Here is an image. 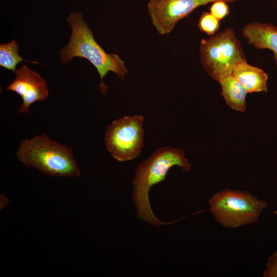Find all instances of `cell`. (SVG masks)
Instances as JSON below:
<instances>
[{
    "label": "cell",
    "mask_w": 277,
    "mask_h": 277,
    "mask_svg": "<svg viewBox=\"0 0 277 277\" xmlns=\"http://www.w3.org/2000/svg\"><path fill=\"white\" fill-rule=\"evenodd\" d=\"M144 122L142 115L124 116L107 126L104 142L112 157L122 162L139 156L144 146Z\"/></svg>",
    "instance_id": "8992f818"
},
{
    "label": "cell",
    "mask_w": 277,
    "mask_h": 277,
    "mask_svg": "<svg viewBox=\"0 0 277 277\" xmlns=\"http://www.w3.org/2000/svg\"><path fill=\"white\" fill-rule=\"evenodd\" d=\"M242 33L248 43L255 48L272 51L273 60L277 65V26L269 23L253 22L244 26Z\"/></svg>",
    "instance_id": "9c48e42d"
},
{
    "label": "cell",
    "mask_w": 277,
    "mask_h": 277,
    "mask_svg": "<svg viewBox=\"0 0 277 277\" xmlns=\"http://www.w3.org/2000/svg\"><path fill=\"white\" fill-rule=\"evenodd\" d=\"M67 22L71 28V35L68 44L61 51V61L66 63L74 57L88 60L100 75V89L105 94L107 87L103 83V78L108 72L115 73L121 79H124L128 73L124 61L116 54L107 53L97 44L91 29L85 22L82 13H70Z\"/></svg>",
    "instance_id": "7a4b0ae2"
},
{
    "label": "cell",
    "mask_w": 277,
    "mask_h": 277,
    "mask_svg": "<svg viewBox=\"0 0 277 277\" xmlns=\"http://www.w3.org/2000/svg\"><path fill=\"white\" fill-rule=\"evenodd\" d=\"M220 20L209 12L202 13L197 24L200 30L208 35H213L220 27Z\"/></svg>",
    "instance_id": "4fadbf2b"
},
{
    "label": "cell",
    "mask_w": 277,
    "mask_h": 277,
    "mask_svg": "<svg viewBox=\"0 0 277 277\" xmlns=\"http://www.w3.org/2000/svg\"><path fill=\"white\" fill-rule=\"evenodd\" d=\"M210 13L219 20H222L229 13V8L227 3L217 1L212 3L209 7Z\"/></svg>",
    "instance_id": "5bb4252c"
},
{
    "label": "cell",
    "mask_w": 277,
    "mask_h": 277,
    "mask_svg": "<svg viewBox=\"0 0 277 277\" xmlns=\"http://www.w3.org/2000/svg\"><path fill=\"white\" fill-rule=\"evenodd\" d=\"M200 55L204 70L218 82L231 74L239 63L246 60L239 40L229 28L202 39Z\"/></svg>",
    "instance_id": "5b68a950"
},
{
    "label": "cell",
    "mask_w": 277,
    "mask_h": 277,
    "mask_svg": "<svg viewBox=\"0 0 277 277\" xmlns=\"http://www.w3.org/2000/svg\"><path fill=\"white\" fill-rule=\"evenodd\" d=\"M209 211L224 227L237 228L257 222L267 203L250 193L223 189L209 200Z\"/></svg>",
    "instance_id": "277c9868"
},
{
    "label": "cell",
    "mask_w": 277,
    "mask_h": 277,
    "mask_svg": "<svg viewBox=\"0 0 277 277\" xmlns=\"http://www.w3.org/2000/svg\"><path fill=\"white\" fill-rule=\"evenodd\" d=\"M1 197L2 199V204H1V209L2 208H2L4 207V203H5L6 204H7V203L9 202V201L7 200V199L6 197H5V198H4V200H3L4 199V195H1Z\"/></svg>",
    "instance_id": "2e32d148"
},
{
    "label": "cell",
    "mask_w": 277,
    "mask_h": 277,
    "mask_svg": "<svg viewBox=\"0 0 277 277\" xmlns=\"http://www.w3.org/2000/svg\"><path fill=\"white\" fill-rule=\"evenodd\" d=\"M19 45L14 40L1 44L0 65L9 70L15 71L16 65L24 60L18 53Z\"/></svg>",
    "instance_id": "7c38bea8"
},
{
    "label": "cell",
    "mask_w": 277,
    "mask_h": 277,
    "mask_svg": "<svg viewBox=\"0 0 277 277\" xmlns=\"http://www.w3.org/2000/svg\"><path fill=\"white\" fill-rule=\"evenodd\" d=\"M16 77L6 88L14 91L22 98L23 102L19 107V113L26 114L30 106L37 101H44L48 96L46 81L39 74L30 70L24 65L15 71Z\"/></svg>",
    "instance_id": "ba28073f"
},
{
    "label": "cell",
    "mask_w": 277,
    "mask_h": 277,
    "mask_svg": "<svg viewBox=\"0 0 277 277\" xmlns=\"http://www.w3.org/2000/svg\"><path fill=\"white\" fill-rule=\"evenodd\" d=\"M221 86V95L231 109L244 112L246 109V95L244 87L232 74L223 78L219 82Z\"/></svg>",
    "instance_id": "8fae6325"
},
{
    "label": "cell",
    "mask_w": 277,
    "mask_h": 277,
    "mask_svg": "<svg viewBox=\"0 0 277 277\" xmlns=\"http://www.w3.org/2000/svg\"><path fill=\"white\" fill-rule=\"evenodd\" d=\"M264 277H277V250L268 259L265 269L263 272Z\"/></svg>",
    "instance_id": "9a60e30c"
},
{
    "label": "cell",
    "mask_w": 277,
    "mask_h": 277,
    "mask_svg": "<svg viewBox=\"0 0 277 277\" xmlns=\"http://www.w3.org/2000/svg\"><path fill=\"white\" fill-rule=\"evenodd\" d=\"M248 93L268 92L267 74L261 68L249 65L246 60L239 63L231 74Z\"/></svg>",
    "instance_id": "30bf717a"
},
{
    "label": "cell",
    "mask_w": 277,
    "mask_h": 277,
    "mask_svg": "<svg viewBox=\"0 0 277 277\" xmlns=\"http://www.w3.org/2000/svg\"><path fill=\"white\" fill-rule=\"evenodd\" d=\"M16 155L26 166L49 176L76 177L81 175L71 147L52 140L45 134L22 140Z\"/></svg>",
    "instance_id": "3957f363"
},
{
    "label": "cell",
    "mask_w": 277,
    "mask_h": 277,
    "mask_svg": "<svg viewBox=\"0 0 277 277\" xmlns=\"http://www.w3.org/2000/svg\"><path fill=\"white\" fill-rule=\"evenodd\" d=\"M273 212L274 214L276 215H277V210H274L273 211Z\"/></svg>",
    "instance_id": "e0dca14e"
},
{
    "label": "cell",
    "mask_w": 277,
    "mask_h": 277,
    "mask_svg": "<svg viewBox=\"0 0 277 277\" xmlns=\"http://www.w3.org/2000/svg\"><path fill=\"white\" fill-rule=\"evenodd\" d=\"M217 1L233 3L240 0H149L147 7L152 25L159 34L165 35L197 8Z\"/></svg>",
    "instance_id": "52a82bcc"
},
{
    "label": "cell",
    "mask_w": 277,
    "mask_h": 277,
    "mask_svg": "<svg viewBox=\"0 0 277 277\" xmlns=\"http://www.w3.org/2000/svg\"><path fill=\"white\" fill-rule=\"evenodd\" d=\"M174 166L188 172L191 165L182 150L171 146L158 148L138 165L133 181L132 198L139 219L155 226L168 224L155 216L149 203V192L152 186L165 180L168 171Z\"/></svg>",
    "instance_id": "6da1fadb"
}]
</instances>
